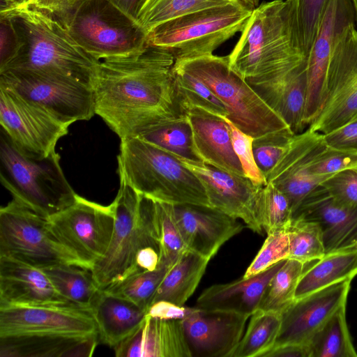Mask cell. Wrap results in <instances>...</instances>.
<instances>
[{"label":"cell","instance_id":"6da1fadb","mask_svg":"<svg viewBox=\"0 0 357 357\" xmlns=\"http://www.w3.org/2000/svg\"><path fill=\"white\" fill-rule=\"evenodd\" d=\"M167 50L147 45L126 56L100 60L93 87L96 114L123 139L185 116L178 105Z\"/></svg>","mask_w":357,"mask_h":357},{"label":"cell","instance_id":"7a4b0ae2","mask_svg":"<svg viewBox=\"0 0 357 357\" xmlns=\"http://www.w3.org/2000/svg\"><path fill=\"white\" fill-rule=\"evenodd\" d=\"M96 340L98 331L90 306H0L1 357H88Z\"/></svg>","mask_w":357,"mask_h":357},{"label":"cell","instance_id":"3957f363","mask_svg":"<svg viewBox=\"0 0 357 357\" xmlns=\"http://www.w3.org/2000/svg\"><path fill=\"white\" fill-rule=\"evenodd\" d=\"M7 14L19 41L9 69L43 71L63 75L93 87L97 61L70 36L68 27L50 13L32 5L0 10Z\"/></svg>","mask_w":357,"mask_h":357},{"label":"cell","instance_id":"277c9868","mask_svg":"<svg viewBox=\"0 0 357 357\" xmlns=\"http://www.w3.org/2000/svg\"><path fill=\"white\" fill-rule=\"evenodd\" d=\"M227 56L232 70L250 85L277 77L306 62L307 58L294 39L285 1L255 7Z\"/></svg>","mask_w":357,"mask_h":357},{"label":"cell","instance_id":"5b68a950","mask_svg":"<svg viewBox=\"0 0 357 357\" xmlns=\"http://www.w3.org/2000/svg\"><path fill=\"white\" fill-rule=\"evenodd\" d=\"M119 178L137 192L165 203L210 206L197 176L178 158L138 137L121 139Z\"/></svg>","mask_w":357,"mask_h":357},{"label":"cell","instance_id":"8992f818","mask_svg":"<svg viewBox=\"0 0 357 357\" xmlns=\"http://www.w3.org/2000/svg\"><path fill=\"white\" fill-rule=\"evenodd\" d=\"M0 180L13 200L45 218L70 205L77 196L63 172L56 152L44 158L28 156L2 130Z\"/></svg>","mask_w":357,"mask_h":357},{"label":"cell","instance_id":"52a82bcc","mask_svg":"<svg viewBox=\"0 0 357 357\" xmlns=\"http://www.w3.org/2000/svg\"><path fill=\"white\" fill-rule=\"evenodd\" d=\"M112 204L115 216L112 238L105 255L91 269L100 289L138 272L135 259L140 249L146 246L159 249L152 199L120 178V187Z\"/></svg>","mask_w":357,"mask_h":357},{"label":"cell","instance_id":"ba28073f","mask_svg":"<svg viewBox=\"0 0 357 357\" xmlns=\"http://www.w3.org/2000/svg\"><path fill=\"white\" fill-rule=\"evenodd\" d=\"M174 67L203 82L225 105L227 118L245 134L255 138L290 128L248 82L232 70L227 56L211 54L175 60Z\"/></svg>","mask_w":357,"mask_h":357},{"label":"cell","instance_id":"9c48e42d","mask_svg":"<svg viewBox=\"0 0 357 357\" xmlns=\"http://www.w3.org/2000/svg\"><path fill=\"white\" fill-rule=\"evenodd\" d=\"M254 8L238 1L190 13L148 31L147 43L169 50L175 60L211 55L242 31Z\"/></svg>","mask_w":357,"mask_h":357},{"label":"cell","instance_id":"30bf717a","mask_svg":"<svg viewBox=\"0 0 357 357\" xmlns=\"http://www.w3.org/2000/svg\"><path fill=\"white\" fill-rule=\"evenodd\" d=\"M68 29L77 45L97 61L142 50L147 32L109 0H87Z\"/></svg>","mask_w":357,"mask_h":357},{"label":"cell","instance_id":"8fae6325","mask_svg":"<svg viewBox=\"0 0 357 357\" xmlns=\"http://www.w3.org/2000/svg\"><path fill=\"white\" fill-rule=\"evenodd\" d=\"M0 256L40 268L59 264L87 268L59 239L47 218L13 199L0 208Z\"/></svg>","mask_w":357,"mask_h":357},{"label":"cell","instance_id":"7c38bea8","mask_svg":"<svg viewBox=\"0 0 357 357\" xmlns=\"http://www.w3.org/2000/svg\"><path fill=\"white\" fill-rule=\"evenodd\" d=\"M0 84L70 126L95 114L92 87L70 77L43 71L9 69L0 72Z\"/></svg>","mask_w":357,"mask_h":357},{"label":"cell","instance_id":"4fadbf2b","mask_svg":"<svg viewBox=\"0 0 357 357\" xmlns=\"http://www.w3.org/2000/svg\"><path fill=\"white\" fill-rule=\"evenodd\" d=\"M357 116V30L344 29L331 54L325 96L311 130L326 134Z\"/></svg>","mask_w":357,"mask_h":357},{"label":"cell","instance_id":"5bb4252c","mask_svg":"<svg viewBox=\"0 0 357 357\" xmlns=\"http://www.w3.org/2000/svg\"><path fill=\"white\" fill-rule=\"evenodd\" d=\"M47 218L59 239L88 268L105 255L114 225L112 204L104 206L77 194L73 203Z\"/></svg>","mask_w":357,"mask_h":357},{"label":"cell","instance_id":"9a60e30c","mask_svg":"<svg viewBox=\"0 0 357 357\" xmlns=\"http://www.w3.org/2000/svg\"><path fill=\"white\" fill-rule=\"evenodd\" d=\"M0 124L13 144L24 154L44 158L56 152L68 127L26 100L13 89L0 84Z\"/></svg>","mask_w":357,"mask_h":357},{"label":"cell","instance_id":"2e32d148","mask_svg":"<svg viewBox=\"0 0 357 357\" xmlns=\"http://www.w3.org/2000/svg\"><path fill=\"white\" fill-rule=\"evenodd\" d=\"M177 158L199 179L211 207L242 220L251 230L262 234L258 202L264 185L255 184L245 176L230 173L203 162Z\"/></svg>","mask_w":357,"mask_h":357},{"label":"cell","instance_id":"e0dca14e","mask_svg":"<svg viewBox=\"0 0 357 357\" xmlns=\"http://www.w3.org/2000/svg\"><path fill=\"white\" fill-rule=\"evenodd\" d=\"M351 0H329L316 38L307 60V89L304 124L317 117L325 96L326 72L333 49L346 28L354 24Z\"/></svg>","mask_w":357,"mask_h":357},{"label":"cell","instance_id":"ac0fdd59","mask_svg":"<svg viewBox=\"0 0 357 357\" xmlns=\"http://www.w3.org/2000/svg\"><path fill=\"white\" fill-rule=\"evenodd\" d=\"M352 280L336 282L294 300L281 312V326L273 347L307 344L326 321L347 303Z\"/></svg>","mask_w":357,"mask_h":357},{"label":"cell","instance_id":"d6986e66","mask_svg":"<svg viewBox=\"0 0 357 357\" xmlns=\"http://www.w3.org/2000/svg\"><path fill=\"white\" fill-rule=\"evenodd\" d=\"M324 145L323 134L309 128L294 135L284 153L266 176V183H273L286 195L292 215L311 191L331 177L312 175L308 169L313 156Z\"/></svg>","mask_w":357,"mask_h":357},{"label":"cell","instance_id":"ffe728a7","mask_svg":"<svg viewBox=\"0 0 357 357\" xmlns=\"http://www.w3.org/2000/svg\"><path fill=\"white\" fill-rule=\"evenodd\" d=\"M250 317L195 307L181 320L191 357H231Z\"/></svg>","mask_w":357,"mask_h":357},{"label":"cell","instance_id":"44dd1931","mask_svg":"<svg viewBox=\"0 0 357 357\" xmlns=\"http://www.w3.org/2000/svg\"><path fill=\"white\" fill-rule=\"evenodd\" d=\"M292 218L319 225L325 255L356 247L357 206L340 203L321 184L305 198Z\"/></svg>","mask_w":357,"mask_h":357},{"label":"cell","instance_id":"7402d4cb","mask_svg":"<svg viewBox=\"0 0 357 357\" xmlns=\"http://www.w3.org/2000/svg\"><path fill=\"white\" fill-rule=\"evenodd\" d=\"M174 211L188 250L209 260L243 227L236 218L208 206L174 205Z\"/></svg>","mask_w":357,"mask_h":357},{"label":"cell","instance_id":"603a6c76","mask_svg":"<svg viewBox=\"0 0 357 357\" xmlns=\"http://www.w3.org/2000/svg\"><path fill=\"white\" fill-rule=\"evenodd\" d=\"M68 303L42 268L0 256V306Z\"/></svg>","mask_w":357,"mask_h":357},{"label":"cell","instance_id":"cb8c5ba5","mask_svg":"<svg viewBox=\"0 0 357 357\" xmlns=\"http://www.w3.org/2000/svg\"><path fill=\"white\" fill-rule=\"evenodd\" d=\"M193 137L195 152L202 162L220 169L245 176L234 150L230 129L225 117L198 107L184 110Z\"/></svg>","mask_w":357,"mask_h":357},{"label":"cell","instance_id":"d4e9b609","mask_svg":"<svg viewBox=\"0 0 357 357\" xmlns=\"http://www.w3.org/2000/svg\"><path fill=\"white\" fill-rule=\"evenodd\" d=\"M116 357H191L181 320L146 317L114 349Z\"/></svg>","mask_w":357,"mask_h":357},{"label":"cell","instance_id":"484cf974","mask_svg":"<svg viewBox=\"0 0 357 357\" xmlns=\"http://www.w3.org/2000/svg\"><path fill=\"white\" fill-rule=\"evenodd\" d=\"M286 259L250 278L229 283L213 284L206 289L197 300L195 307L221 310L250 316L258 309L270 281Z\"/></svg>","mask_w":357,"mask_h":357},{"label":"cell","instance_id":"4316f807","mask_svg":"<svg viewBox=\"0 0 357 357\" xmlns=\"http://www.w3.org/2000/svg\"><path fill=\"white\" fill-rule=\"evenodd\" d=\"M250 86L295 135L304 130L307 61L280 76Z\"/></svg>","mask_w":357,"mask_h":357},{"label":"cell","instance_id":"83f0119b","mask_svg":"<svg viewBox=\"0 0 357 357\" xmlns=\"http://www.w3.org/2000/svg\"><path fill=\"white\" fill-rule=\"evenodd\" d=\"M98 340L114 349L132 335L146 317V310L100 289L91 305Z\"/></svg>","mask_w":357,"mask_h":357},{"label":"cell","instance_id":"f1b7e54d","mask_svg":"<svg viewBox=\"0 0 357 357\" xmlns=\"http://www.w3.org/2000/svg\"><path fill=\"white\" fill-rule=\"evenodd\" d=\"M209 261L192 251H185L168 270L151 303L167 301L184 305L199 285Z\"/></svg>","mask_w":357,"mask_h":357},{"label":"cell","instance_id":"f546056e","mask_svg":"<svg viewBox=\"0 0 357 357\" xmlns=\"http://www.w3.org/2000/svg\"><path fill=\"white\" fill-rule=\"evenodd\" d=\"M357 275V247L325 255L305 270L298 283L294 300L328 287L354 278Z\"/></svg>","mask_w":357,"mask_h":357},{"label":"cell","instance_id":"4dcf8cb0","mask_svg":"<svg viewBox=\"0 0 357 357\" xmlns=\"http://www.w3.org/2000/svg\"><path fill=\"white\" fill-rule=\"evenodd\" d=\"M346 306H340L310 339V357H357L347 324Z\"/></svg>","mask_w":357,"mask_h":357},{"label":"cell","instance_id":"1f68e13d","mask_svg":"<svg viewBox=\"0 0 357 357\" xmlns=\"http://www.w3.org/2000/svg\"><path fill=\"white\" fill-rule=\"evenodd\" d=\"M42 269L56 290L73 304L91 307L100 290L89 268L59 264Z\"/></svg>","mask_w":357,"mask_h":357},{"label":"cell","instance_id":"d6a6232c","mask_svg":"<svg viewBox=\"0 0 357 357\" xmlns=\"http://www.w3.org/2000/svg\"><path fill=\"white\" fill-rule=\"evenodd\" d=\"M137 137L177 158L202 162L195 152L192 128L185 115L151 127Z\"/></svg>","mask_w":357,"mask_h":357},{"label":"cell","instance_id":"836d02e7","mask_svg":"<svg viewBox=\"0 0 357 357\" xmlns=\"http://www.w3.org/2000/svg\"><path fill=\"white\" fill-rule=\"evenodd\" d=\"M280 326V313L257 310L231 357H263L274 346Z\"/></svg>","mask_w":357,"mask_h":357},{"label":"cell","instance_id":"e575fe53","mask_svg":"<svg viewBox=\"0 0 357 357\" xmlns=\"http://www.w3.org/2000/svg\"><path fill=\"white\" fill-rule=\"evenodd\" d=\"M294 39L307 58L329 0H285Z\"/></svg>","mask_w":357,"mask_h":357},{"label":"cell","instance_id":"d590c367","mask_svg":"<svg viewBox=\"0 0 357 357\" xmlns=\"http://www.w3.org/2000/svg\"><path fill=\"white\" fill-rule=\"evenodd\" d=\"M306 264L287 259L267 286L258 310L280 313L294 301Z\"/></svg>","mask_w":357,"mask_h":357},{"label":"cell","instance_id":"8d00e7d4","mask_svg":"<svg viewBox=\"0 0 357 357\" xmlns=\"http://www.w3.org/2000/svg\"><path fill=\"white\" fill-rule=\"evenodd\" d=\"M170 267L165 264H159L158 268L154 271H144L132 273L102 289L109 294L132 302L146 312Z\"/></svg>","mask_w":357,"mask_h":357},{"label":"cell","instance_id":"74e56055","mask_svg":"<svg viewBox=\"0 0 357 357\" xmlns=\"http://www.w3.org/2000/svg\"><path fill=\"white\" fill-rule=\"evenodd\" d=\"M175 89L182 113L189 107H198L221 117H227L224 103L199 79L173 67ZM185 115V114H184Z\"/></svg>","mask_w":357,"mask_h":357},{"label":"cell","instance_id":"f35d334b","mask_svg":"<svg viewBox=\"0 0 357 357\" xmlns=\"http://www.w3.org/2000/svg\"><path fill=\"white\" fill-rule=\"evenodd\" d=\"M238 1L241 0H147L139 14L137 23L148 33L174 18Z\"/></svg>","mask_w":357,"mask_h":357},{"label":"cell","instance_id":"ab89813d","mask_svg":"<svg viewBox=\"0 0 357 357\" xmlns=\"http://www.w3.org/2000/svg\"><path fill=\"white\" fill-rule=\"evenodd\" d=\"M160 263L172 266L188 248L177 225L174 205L153 199Z\"/></svg>","mask_w":357,"mask_h":357},{"label":"cell","instance_id":"60d3db41","mask_svg":"<svg viewBox=\"0 0 357 357\" xmlns=\"http://www.w3.org/2000/svg\"><path fill=\"white\" fill-rule=\"evenodd\" d=\"M287 231L289 247L288 259L307 264L325 255L322 233L317 223L292 218Z\"/></svg>","mask_w":357,"mask_h":357},{"label":"cell","instance_id":"b9f144b4","mask_svg":"<svg viewBox=\"0 0 357 357\" xmlns=\"http://www.w3.org/2000/svg\"><path fill=\"white\" fill-rule=\"evenodd\" d=\"M260 225L268 234L289 225L292 212L286 195L271 183H267L260 190L258 202Z\"/></svg>","mask_w":357,"mask_h":357},{"label":"cell","instance_id":"7bdbcfd3","mask_svg":"<svg viewBox=\"0 0 357 357\" xmlns=\"http://www.w3.org/2000/svg\"><path fill=\"white\" fill-rule=\"evenodd\" d=\"M294 135L290 128H287L254 138L255 159L265 178L284 153Z\"/></svg>","mask_w":357,"mask_h":357},{"label":"cell","instance_id":"ee69618b","mask_svg":"<svg viewBox=\"0 0 357 357\" xmlns=\"http://www.w3.org/2000/svg\"><path fill=\"white\" fill-rule=\"evenodd\" d=\"M289 253L287 229L268 234L263 245L243 277L250 278L266 271L278 261L288 259Z\"/></svg>","mask_w":357,"mask_h":357},{"label":"cell","instance_id":"f6af8a7d","mask_svg":"<svg viewBox=\"0 0 357 357\" xmlns=\"http://www.w3.org/2000/svg\"><path fill=\"white\" fill-rule=\"evenodd\" d=\"M311 174L331 176L349 169H357V153L341 151L325 145L312 158L308 167Z\"/></svg>","mask_w":357,"mask_h":357},{"label":"cell","instance_id":"bcb514c9","mask_svg":"<svg viewBox=\"0 0 357 357\" xmlns=\"http://www.w3.org/2000/svg\"><path fill=\"white\" fill-rule=\"evenodd\" d=\"M225 119L230 129L234 150L245 176L257 185H265L267 183L266 178L257 165L254 156L252 149L254 137L242 132L227 117Z\"/></svg>","mask_w":357,"mask_h":357},{"label":"cell","instance_id":"7dc6e473","mask_svg":"<svg viewBox=\"0 0 357 357\" xmlns=\"http://www.w3.org/2000/svg\"><path fill=\"white\" fill-rule=\"evenodd\" d=\"M332 197L348 206H357V169L338 172L321 183Z\"/></svg>","mask_w":357,"mask_h":357},{"label":"cell","instance_id":"c3c4849f","mask_svg":"<svg viewBox=\"0 0 357 357\" xmlns=\"http://www.w3.org/2000/svg\"><path fill=\"white\" fill-rule=\"evenodd\" d=\"M323 137L328 147L357 153V116Z\"/></svg>","mask_w":357,"mask_h":357},{"label":"cell","instance_id":"681fc988","mask_svg":"<svg viewBox=\"0 0 357 357\" xmlns=\"http://www.w3.org/2000/svg\"><path fill=\"white\" fill-rule=\"evenodd\" d=\"M19 50L17 33L7 14L0 13V70L16 56Z\"/></svg>","mask_w":357,"mask_h":357},{"label":"cell","instance_id":"f907efd6","mask_svg":"<svg viewBox=\"0 0 357 357\" xmlns=\"http://www.w3.org/2000/svg\"><path fill=\"white\" fill-rule=\"evenodd\" d=\"M87 0H36L29 5L46 10L67 27L77 9Z\"/></svg>","mask_w":357,"mask_h":357},{"label":"cell","instance_id":"816d5d0a","mask_svg":"<svg viewBox=\"0 0 357 357\" xmlns=\"http://www.w3.org/2000/svg\"><path fill=\"white\" fill-rule=\"evenodd\" d=\"M195 310V307H188L167 301H158L149 306L146 316L165 320H183Z\"/></svg>","mask_w":357,"mask_h":357},{"label":"cell","instance_id":"f5cc1de1","mask_svg":"<svg viewBox=\"0 0 357 357\" xmlns=\"http://www.w3.org/2000/svg\"><path fill=\"white\" fill-rule=\"evenodd\" d=\"M160 263V250L153 246H146L140 249L135 259V267L138 272L154 271Z\"/></svg>","mask_w":357,"mask_h":357},{"label":"cell","instance_id":"db71d44e","mask_svg":"<svg viewBox=\"0 0 357 357\" xmlns=\"http://www.w3.org/2000/svg\"><path fill=\"white\" fill-rule=\"evenodd\" d=\"M263 357H310L307 344H289L273 347Z\"/></svg>","mask_w":357,"mask_h":357},{"label":"cell","instance_id":"11a10c76","mask_svg":"<svg viewBox=\"0 0 357 357\" xmlns=\"http://www.w3.org/2000/svg\"><path fill=\"white\" fill-rule=\"evenodd\" d=\"M121 10L137 22L139 14L147 0H109Z\"/></svg>","mask_w":357,"mask_h":357},{"label":"cell","instance_id":"9f6ffc18","mask_svg":"<svg viewBox=\"0 0 357 357\" xmlns=\"http://www.w3.org/2000/svg\"><path fill=\"white\" fill-rule=\"evenodd\" d=\"M245 3L255 8L259 3V0H241Z\"/></svg>","mask_w":357,"mask_h":357},{"label":"cell","instance_id":"6f0895ef","mask_svg":"<svg viewBox=\"0 0 357 357\" xmlns=\"http://www.w3.org/2000/svg\"><path fill=\"white\" fill-rule=\"evenodd\" d=\"M351 1L352 3L353 7H354V13H355V20L357 24V0H351Z\"/></svg>","mask_w":357,"mask_h":357},{"label":"cell","instance_id":"680465c9","mask_svg":"<svg viewBox=\"0 0 357 357\" xmlns=\"http://www.w3.org/2000/svg\"><path fill=\"white\" fill-rule=\"evenodd\" d=\"M34 1H36V0H34ZM33 2H32V3H33Z\"/></svg>","mask_w":357,"mask_h":357},{"label":"cell","instance_id":"91938a15","mask_svg":"<svg viewBox=\"0 0 357 357\" xmlns=\"http://www.w3.org/2000/svg\"><path fill=\"white\" fill-rule=\"evenodd\" d=\"M356 247H357V244H356Z\"/></svg>","mask_w":357,"mask_h":357},{"label":"cell","instance_id":"94428289","mask_svg":"<svg viewBox=\"0 0 357 357\" xmlns=\"http://www.w3.org/2000/svg\"></svg>","mask_w":357,"mask_h":357}]
</instances>
